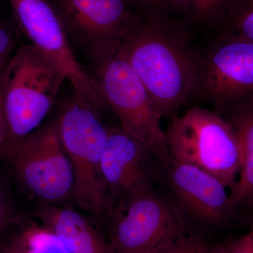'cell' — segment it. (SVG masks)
Wrapping results in <instances>:
<instances>
[{
    "label": "cell",
    "mask_w": 253,
    "mask_h": 253,
    "mask_svg": "<svg viewBox=\"0 0 253 253\" xmlns=\"http://www.w3.org/2000/svg\"><path fill=\"white\" fill-rule=\"evenodd\" d=\"M118 53L140 78L162 119L172 121L192 99L202 53L196 49L187 23L141 7L139 21Z\"/></svg>",
    "instance_id": "obj_1"
},
{
    "label": "cell",
    "mask_w": 253,
    "mask_h": 253,
    "mask_svg": "<svg viewBox=\"0 0 253 253\" xmlns=\"http://www.w3.org/2000/svg\"><path fill=\"white\" fill-rule=\"evenodd\" d=\"M104 111L73 91L56 116L74 175L73 204L101 224L111 208L101 171L111 126L105 122Z\"/></svg>",
    "instance_id": "obj_2"
},
{
    "label": "cell",
    "mask_w": 253,
    "mask_h": 253,
    "mask_svg": "<svg viewBox=\"0 0 253 253\" xmlns=\"http://www.w3.org/2000/svg\"><path fill=\"white\" fill-rule=\"evenodd\" d=\"M66 78L31 44L15 50L8 68L4 96L6 137L0 156L41 126L55 104Z\"/></svg>",
    "instance_id": "obj_3"
},
{
    "label": "cell",
    "mask_w": 253,
    "mask_h": 253,
    "mask_svg": "<svg viewBox=\"0 0 253 253\" xmlns=\"http://www.w3.org/2000/svg\"><path fill=\"white\" fill-rule=\"evenodd\" d=\"M166 133L170 159L210 173L231 193L241 158L237 136L225 118L214 110L194 106L173 118Z\"/></svg>",
    "instance_id": "obj_4"
},
{
    "label": "cell",
    "mask_w": 253,
    "mask_h": 253,
    "mask_svg": "<svg viewBox=\"0 0 253 253\" xmlns=\"http://www.w3.org/2000/svg\"><path fill=\"white\" fill-rule=\"evenodd\" d=\"M89 76L123 129L146 145L165 166L170 161L161 115L140 78L119 53L90 66Z\"/></svg>",
    "instance_id": "obj_5"
},
{
    "label": "cell",
    "mask_w": 253,
    "mask_h": 253,
    "mask_svg": "<svg viewBox=\"0 0 253 253\" xmlns=\"http://www.w3.org/2000/svg\"><path fill=\"white\" fill-rule=\"evenodd\" d=\"M6 160L18 187L35 205L73 206L74 175L56 117L21 139Z\"/></svg>",
    "instance_id": "obj_6"
},
{
    "label": "cell",
    "mask_w": 253,
    "mask_h": 253,
    "mask_svg": "<svg viewBox=\"0 0 253 253\" xmlns=\"http://www.w3.org/2000/svg\"><path fill=\"white\" fill-rule=\"evenodd\" d=\"M51 1L73 53L89 66L118 52L141 14L137 0Z\"/></svg>",
    "instance_id": "obj_7"
},
{
    "label": "cell",
    "mask_w": 253,
    "mask_h": 253,
    "mask_svg": "<svg viewBox=\"0 0 253 253\" xmlns=\"http://www.w3.org/2000/svg\"><path fill=\"white\" fill-rule=\"evenodd\" d=\"M103 224L113 253H141L164 247L190 234L161 187L119 200Z\"/></svg>",
    "instance_id": "obj_8"
},
{
    "label": "cell",
    "mask_w": 253,
    "mask_h": 253,
    "mask_svg": "<svg viewBox=\"0 0 253 253\" xmlns=\"http://www.w3.org/2000/svg\"><path fill=\"white\" fill-rule=\"evenodd\" d=\"M192 99L219 114L253 100V41L219 33L202 53Z\"/></svg>",
    "instance_id": "obj_9"
},
{
    "label": "cell",
    "mask_w": 253,
    "mask_h": 253,
    "mask_svg": "<svg viewBox=\"0 0 253 253\" xmlns=\"http://www.w3.org/2000/svg\"><path fill=\"white\" fill-rule=\"evenodd\" d=\"M161 188L188 229H219L241 215L223 183L192 165L170 159Z\"/></svg>",
    "instance_id": "obj_10"
},
{
    "label": "cell",
    "mask_w": 253,
    "mask_h": 253,
    "mask_svg": "<svg viewBox=\"0 0 253 253\" xmlns=\"http://www.w3.org/2000/svg\"><path fill=\"white\" fill-rule=\"evenodd\" d=\"M18 27L42 54L62 73L73 91L108 109L87 71L73 53L62 21L51 0H9Z\"/></svg>",
    "instance_id": "obj_11"
},
{
    "label": "cell",
    "mask_w": 253,
    "mask_h": 253,
    "mask_svg": "<svg viewBox=\"0 0 253 253\" xmlns=\"http://www.w3.org/2000/svg\"><path fill=\"white\" fill-rule=\"evenodd\" d=\"M166 166L149 148L120 125H111L101 162L111 208L129 195L161 187Z\"/></svg>",
    "instance_id": "obj_12"
},
{
    "label": "cell",
    "mask_w": 253,
    "mask_h": 253,
    "mask_svg": "<svg viewBox=\"0 0 253 253\" xmlns=\"http://www.w3.org/2000/svg\"><path fill=\"white\" fill-rule=\"evenodd\" d=\"M35 217L71 253H113L94 218L73 206L35 205Z\"/></svg>",
    "instance_id": "obj_13"
},
{
    "label": "cell",
    "mask_w": 253,
    "mask_h": 253,
    "mask_svg": "<svg viewBox=\"0 0 253 253\" xmlns=\"http://www.w3.org/2000/svg\"><path fill=\"white\" fill-rule=\"evenodd\" d=\"M235 131L240 148L239 178L231 196L240 214L253 207V100L221 113Z\"/></svg>",
    "instance_id": "obj_14"
},
{
    "label": "cell",
    "mask_w": 253,
    "mask_h": 253,
    "mask_svg": "<svg viewBox=\"0 0 253 253\" xmlns=\"http://www.w3.org/2000/svg\"><path fill=\"white\" fill-rule=\"evenodd\" d=\"M219 33L253 41V0H228Z\"/></svg>",
    "instance_id": "obj_15"
},
{
    "label": "cell",
    "mask_w": 253,
    "mask_h": 253,
    "mask_svg": "<svg viewBox=\"0 0 253 253\" xmlns=\"http://www.w3.org/2000/svg\"><path fill=\"white\" fill-rule=\"evenodd\" d=\"M16 235L26 253H71L54 234L43 228L21 226Z\"/></svg>",
    "instance_id": "obj_16"
},
{
    "label": "cell",
    "mask_w": 253,
    "mask_h": 253,
    "mask_svg": "<svg viewBox=\"0 0 253 253\" xmlns=\"http://www.w3.org/2000/svg\"><path fill=\"white\" fill-rule=\"evenodd\" d=\"M26 224L27 220L18 207L9 180L0 175V245L7 231Z\"/></svg>",
    "instance_id": "obj_17"
},
{
    "label": "cell",
    "mask_w": 253,
    "mask_h": 253,
    "mask_svg": "<svg viewBox=\"0 0 253 253\" xmlns=\"http://www.w3.org/2000/svg\"><path fill=\"white\" fill-rule=\"evenodd\" d=\"M227 2L228 0H193L186 19L202 27L217 28Z\"/></svg>",
    "instance_id": "obj_18"
},
{
    "label": "cell",
    "mask_w": 253,
    "mask_h": 253,
    "mask_svg": "<svg viewBox=\"0 0 253 253\" xmlns=\"http://www.w3.org/2000/svg\"><path fill=\"white\" fill-rule=\"evenodd\" d=\"M211 251L204 238L190 233L168 246L141 253H211Z\"/></svg>",
    "instance_id": "obj_19"
},
{
    "label": "cell",
    "mask_w": 253,
    "mask_h": 253,
    "mask_svg": "<svg viewBox=\"0 0 253 253\" xmlns=\"http://www.w3.org/2000/svg\"><path fill=\"white\" fill-rule=\"evenodd\" d=\"M141 7L159 10L173 15H184L187 17L193 0H137Z\"/></svg>",
    "instance_id": "obj_20"
},
{
    "label": "cell",
    "mask_w": 253,
    "mask_h": 253,
    "mask_svg": "<svg viewBox=\"0 0 253 253\" xmlns=\"http://www.w3.org/2000/svg\"><path fill=\"white\" fill-rule=\"evenodd\" d=\"M16 42L17 39L12 28L0 21V68L11 59L16 48Z\"/></svg>",
    "instance_id": "obj_21"
},
{
    "label": "cell",
    "mask_w": 253,
    "mask_h": 253,
    "mask_svg": "<svg viewBox=\"0 0 253 253\" xmlns=\"http://www.w3.org/2000/svg\"><path fill=\"white\" fill-rule=\"evenodd\" d=\"M10 61V60H9ZM9 62L0 68V152L4 146L6 137V121L4 114V96L8 77Z\"/></svg>",
    "instance_id": "obj_22"
},
{
    "label": "cell",
    "mask_w": 253,
    "mask_h": 253,
    "mask_svg": "<svg viewBox=\"0 0 253 253\" xmlns=\"http://www.w3.org/2000/svg\"><path fill=\"white\" fill-rule=\"evenodd\" d=\"M220 249L221 253H253V229Z\"/></svg>",
    "instance_id": "obj_23"
},
{
    "label": "cell",
    "mask_w": 253,
    "mask_h": 253,
    "mask_svg": "<svg viewBox=\"0 0 253 253\" xmlns=\"http://www.w3.org/2000/svg\"><path fill=\"white\" fill-rule=\"evenodd\" d=\"M0 253H26L16 234L13 236L6 244L2 246L0 245Z\"/></svg>",
    "instance_id": "obj_24"
},
{
    "label": "cell",
    "mask_w": 253,
    "mask_h": 253,
    "mask_svg": "<svg viewBox=\"0 0 253 253\" xmlns=\"http://www.w3.org/2000/svg\"><path fill=\"white\" fill-rule=\"evenodd\" d=\"M246 215L249 216V219H251V223H252L253 226V207L251 208L249 212L246 213Z\"/></svg>",
    "instance_id": "obj_25"
},
{
    "label": "cell",
    "mask_w": 253,
    "mask_h": 253,
    "mask_svg": "<svg viewBox=\"0 0 253 253\" xmlns=\"http://www.w3.org/2000/svg\"><path fill=\"white\" fill-rule=\"evenodd\" d=\"M211 253H221L220 247L215 248V249H212L211 251Z\"/></svg>",
    "instance_id": "obj_26"
}]
</instances>
